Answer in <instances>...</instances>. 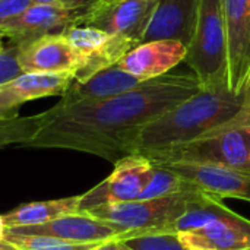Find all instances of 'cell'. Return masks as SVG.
Wrapping results in <instances>:
<instances>
[{
	"instance_id": "obj_1",
	"label": "cell",
	"mask_w": 250,
	"mask_h": 250,
	"mask_svg": "<svg viewBox=\"0 0 250 250\" xmlns=\"http://www.w3.org/2000/svg\"><path fill=\"white\" fill-rule=\"evenodd\" d=\"M202 89L193 72L166 73L105 100L57 103L40 114L35 135L23 146L86 152L110 163L132 155L136 132Z\"/></svg>"
},
{
	"instance_id": "obj_2",
	"label": "cell",
	"mask_w": 250,
	"mask_h": 250,
	"mask_svg": "<svg viewBox=\"0 0 250 250\" xmlns=\"http://www.w3.org/2000/svg\"><path fill=\"white\" fill-rule=\"evenodd\" d=\"M250 104V89L234 94L227 83L202 88L160 117L144 125L132 142V155H152L198 141L233 122Z\"/></svg>"
},
{
	"instance_id": "obj_3",
	"label": "cell",
	"mask_w": 250,
	"mask_h": 250,
	"mask_svg": "<svg viewBox=\"0 0 250 250\" xmlns=\"http://www.w3.org/2000/svg\"><path fill=\"white\" fill-rule=\"evenodd\" d=\"M152 163L195 161L250 176V104L229 125L190 144L148 155Z\"/></svg>"
},
{
	"instance_id": "obj_4",
	"label": "cell",
	"mask_w": 250,
	"mask_h": 250,
	"mask_svg": "<svg viewBox=\"0 0 250 250\" xmlns=\"http://www.w3.org/2000/svg\"><path fill=\"white\" fill-rule=\"evenodd\" d=\"M202 193L207 192L198 190L154 199L107 204L85 212L111 224L122 233H127L130 239H133L142 234L168 233L171 226L192 207V204Z\"/></svg>"
},
{
	"instance_id": "obj_5",
	"label": "cell",
	"mask_w": 250,
	"mask_h": 250,
	"mask_svg": "<svg viewBox=\"0 0 250 250\" xmlns=\"http://www.w3.org/2000/svg\"><path fill=\"white\" fill-rule=\"evenodd\" d=\"M185 62L202 88L227 83L226 0H201Z\"/></svg>"
},
{
	"instance_id": "obj_6",
	"label": "cell",
	"mask_w": 250,
	"mask_h": 250,
	"mask_svg": "<svg viewBox=\"0 0 250 250\" xmlns=\"http://www.w3.org/2000/svg\"><path fill=\"white\" fill-rule=\"evenodd\" d=\"M158 4L160 0H94L76 25L98 28L141 44Z\"/></svg>"
},
{
	"instance_id": "obj_7",
	"label": "cell",
	"mask_w": 250,
	"mask_h": 250,
	"mask_svg": "<svg viewBox=\"0 0 250 250\" xmlns=\"http://www.w3.org/2000/svg\"><path fill=\"white\" fill-rule=\"evenodd\" d=\"M152 168V161L144 155L135 154L119 160L114 163V170L107 179L83 195H79L78 212H85L107 204L139 199L149 182Z\"/></svg>"
},
{
	"instance_id": "obj_8",
	"label": "cell",
	"mask_w": 250,
	"mask_h": 250,
	"mask_svg": "<svg viewBox=\"0 0 250 250\" xmlns=\"http://www.w3.org/2000/svg\"><path fill=\"white\" fill-rule=\"evenodd\" d=\"M227 86L234 94L250 89V0H226Z\"/></svg>"
},
{
	"instance_id": "obj_9",
	"label": "cell",
	"mask_w": 250,
	"mask_h": 250,
	"mask_svg": "<svg viewBox=\"0 0 250 250\" xmlns=\"http://www.w3.org/2000/svg\"><path fill=\"white\" fill-rule=\"evenodd\" d=\"M6 231L23 236H51L73 243H107L111 240L125 242L130 239L127 233H122L111 224L86 212H72L40 226L10 229Z\"/></svg>"
},
{
	"instance_id": "obj_10",
	"label": "cell",
	"mask_w": 250,
	"mask_h": 250,
	"mask_svg": "<svg viewBox=\"0 0 250 250\" xmlns=\"http://www.w3.org/2000/svg\"><path fill=\"white\" fill-rule=\"evenodd\" d=\"M163 166L188 182L193 183L202 192L220 199H242L250 202V176L208 163L195 161H166L154 163Z\"/></svg>"
},
{
	"instance_id": "obj_11",
	"label": "cell",
	"mask_w": 250,
	"mask_h": 250,
	"mask_svg": "<svg viewBox=\"0 0 250 250\" xmlns=\"http://www.w3.org/2000/svg\"><path fill=\"white\" fill-rule=\"evenodd\" d=\"M83 9H67L50 4L34 3L19 16L0 26L13 45H25L37 38L50 34H63L69 26L76 25Z\"/></svg>"
},
{
	"instance_id": "obj_12",
	"label": "cell",
	"mask_w": 250,
	"mask_h": 250,
	"mask_svg": "<svg viewBox=\"0 0 250 250\" xmlns=\"http://www.w3.org/2000/svg\"><path fill=\"white\" fill-rule=\"evenodd\" d=\"M86 57L79 54L63 34H50L37 38L19 48L18 63L23 73H73L85 64Z\"/></svg>"
},
{
	"instance_id": "obj_13",
	"label": "cell",
	"mask_w": 250,
	"mask_h": 250,
	"mask_svg": "<svg viewBox=\"0 0 250 250\" xmlns=\"http://www.w3.org/2000/svg\"><path fill=\"white\" fill-rule=\"evenodd\" d=\"M73 73H21L0 83V120L19 117V107L28 101L63 95L73 82Z\"/></svg>"
},
{
	"instance_id": "obj_14",
	"label": "cell",
	"mask_w": 250,
	"mask_h": 250,
	"mask_svg": "<svg viewBox=\"0 0 250 250\" xmlns=\"http://www.w3.org/2000/svg\"><path fill=\"white\" fill-rule=\"evenodd\" d=\"M188 47L177 40H154L138 44L117 66L139 81H149L168 73L179 63L185 62Z\"/></svg>"
},
{
	"instance_id": "obj_15",
	"label": "cell",
	"mask_w": 250,
	"mask_h": 250,
	"mask_svg": "<svg viewBox=\"0 0 250 250\" xmlns=\"http://www.w3.org/2000/svg\"><path fill=\"white\" fill-rule=\"evenodd\" d=\"M179 239L190 250H250V220L233 212Z\"/></svg>"
},
{
	"instance_id": "obj_16",
	"label": "cell",
	"mask_w": 250,
	"mask_h": 250,
	"mask_svg": "<svg viewBox=\"0 0 250 250\" xmlns=\"http://www.w3.org/2000/svg\"><path fill=\"white\" fill-rule=\"evenodd\" d=\"M201 0H160L142 42L154 40H177L190 45Z\"/></svg>"
},
{
	"instance_id": "obj_17",
	"label": "cell",
	"mask_w": 250,
	"mask_h": 250,
	"mask_svg": "<svg viewBox=\"0 0 250 250\" xmlns=\"http://www.w3.org/2000/svg\"><path fill=\"white\" fill-rule=\"evenodd\" d=\"M144 81L125 72L116 64L105 67L83 81H73L62 95L60 104H73L79 101L105 100L125 94L136 88Z\"/></svg>"
},
{
	"instance_id": "obj_18",
	"label": "cell",
	"mask_w": 250,
	"mask_h": 250,
	"mask_svg": "<svg viewBox=\"0 0 250 250\" xmlns=\"http://www.w3.org/2000/svg\"><path fill=\"white\" fill-rule=\"evenodd\" d=\"M78 196L53 199V201H40V202H28L16 207L10 212L3 215L6 230L19 229V227H31L48 223L57 217L78 212Z\"/></svg>"
},
{
	"instance_id": "obj_19",
	"label": "cell",
	"mask_w": 250,
	"mask_h": 250,
	"mask_svg": "<svg viewBox=\"0 0 250 250\" xmlns=\"http://www.w3.org/2000/svg\"><path fill=\"white\" fill-rule=\"evenodd\" d=\"M154 164V163H152ZM201 190L193 183L188 182L182 176L176 174L174 171L154 164L151 177L148 185L145 186L142 195L139 199H154V198H163L177 193H189V192H198Z\"/></svg>"
},
{
	"instance_id": "obj_20",
	"label": "cell",
	"mask_w": 250,
	"mask_h": 250,
	"mask_svg": "<svg viewBox=\"0 0 250 250\" xmlns=\"http://www.w3.org/2000/svg\"><path fill=\"white\" fill-rule=\"evenodd\" d=\"M4 240L18 250H95L103 243H73L51 236H23L6 231Z\"/></svg>"
},
{
	"instance_id": "obj_21",
	"label": "cell",
	"mask_w": 250,
	"mask_h": 250,
	"mask_svg": "<svg viewBox=\"0 0 250 250\" xmlns=\"http://www.w3.org/2000/svg\"><path fill=\"white\" fill-rule=\"evenodd\" d=\"M40 125V114L0 120V148L9 145H25L35 135Z\"/></svg>"
},
{
	"instance_id": "obj_22",
	"label": "cell",
	"mask_w": 250,
	"mask_h": 250,
	"mask_svg": "<svg viewBox=\"0 0 250 250\" xmlns=\"http://www.w3.org/2000/svg\"><path fill=\"white\" fill-rule=\"evenodd\" d=\"M63 35L67 38V41L70 42V45L82 56L88 57L92 53H95L97 50H100L103 45H105L111 35L98 29V28H92V26H78V25H72L69 26ZM86 62V60H85Z\"/></svg>"
},
{
	"instance_id": "obj_23",
	"label": "cell",
	"mask_w": 250,
	"mask_h": 250,
	"mask_svg": "<svg viewBox=\"0 0 250 250\" xmlns=\"http://www.w3.org/2000/svg\"><path fill=\"white\" fill-rule=\"evenodd\" d=\"M127 246L135 250H190L186 248L179 234L174 233H151L125 240Z\"/></svg>"
},
{
	"instance_id": "obj_24",
	"label": "cell",
	"mask_w": 250,
	"mask_h": 250,
	"mask_svg": "<svg viewBox=\"0 0 250 250\" xmlns=\"http://www.w3.org/2000/svg\"><path fill=\"white\" fill-rule=\"evenodd\" d=\"M19 48H21L19 45H13L12 48L0 54V83L23 73L18 63Z\"/></svg>"
},
{
	"instance_id": "obj_25",
	"label": "cell",
	"mask_w": 250,
	"mask_h": 250,
	"mask_svg": "<svg viewBox=\"0 0 250 250\" xmlns=\"http://www.w3.org/2000/svg\"><path fill=\"white\" fill-rule=\"evenodd\" d=\"M34 4L32 0H0V26Z\"/></svg>"
},
{
	"instance_id": "obj_26",
	"label": "cell",
	"mask_w": 250,
	"mask_h": 250,
	"mask_svg": "<svg viewBox=\"0 0 250 250\" xmlns=\"http://www.w3.org/2000/svg\"><path fill=\"white\" fill-rule=\"evenodd\" d=\"M37 4H50V6H60L67 9H83L89 6L94 0H32Z\"/></svg>"
},
{
	"instance_id": "obj_27",
	"label": "cell",
	"mask_w": 250,
	"mask_h": 250,
	"mask_svg": "<svg viewBox=\"0 0 250 250\" xmlns=\"http://www.w3.org/2000/svg\"><path fill=\"white\" fill-rule=\"evenodd\" d=\"M95 250H135L132 249L130 246H127L125 242L122 240H111V242H107V243H103L100 248H97Z\"/></svg>"
},
{
	"instance_id": "obj_28",
	"label": "cell",
	"mask_w": 250,
	"mask_h": 250,
	"mask_svg": "<svg viewBox=\"0 0 250 250\" xmlns=\"http://www.w3.org/2000/svg\"><path fill=\"white\" fill-rule=\"evenodd\" d=\"M7 37H6V34L0 29V54L1 53H4L6 50H9V48H12L13 47V44H6V40Z\"/></svg>"
},
{
	"instance_id": "obj_29",
	"label": "cell",
	"mask_w": 250,
	"mask_h": 250,
	"mask_svg": "<svg viewBox=\"0 0 250 250\" xmlns=\"http://www.w3.org/2000/svg\"><path fill=\"white\" fill-rule=\"evenodd\" d=\"M4 236H6V227L3 221V215H0V243H4Z\"/></svg>"
},
{
	"instance_id": "obj_30",
	"label": "cell",
	"mask_w": 250,
	"mask_h": 250,
	"mask_svg": "<svg viewBox=\"0 0 250 250\" xmlns=\"http://www.w3.org/2000/svg\"><path fill=\"white\" fill-rule=\"evenodd\" d=\"M0 250H18L16 248H13L12 245H9L7 242L4 243H0Z\"/></svg>"
}]
</instances>
